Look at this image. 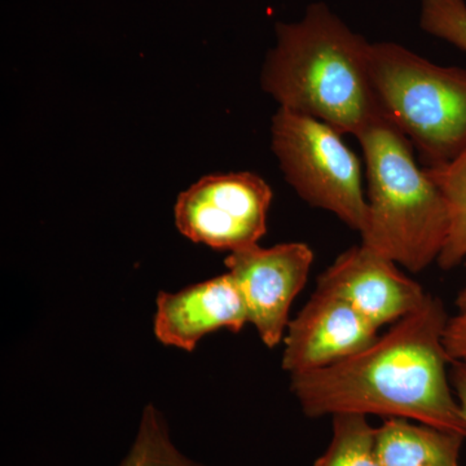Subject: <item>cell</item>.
<instances>
[{"label":"cell","instance_id":"5b68a950","mask_svg":"<svg viewBox=\"0 0 466 466\" xmlns=\"http://www.w3.org/2000/svg\"><path fill=\"white\" fill-rule=\"evenodd\" d=\"M272 149L285 179L311 207L323 208L361 233L368 201L361 164L332 126L279 108L272 118Z\"/></svg>","mask_w":466,"mask_h":466},{"label":"cell","instance_id":"8992f818","mask_svg":"<svg viewBox=\"0 0 466 466\" xmlns=\"http://www.w3.org/2000/svg\"><path fill=\"white\" fill-rule=\"evenodd\" d=\"M271 201V188L257 174L208 175L179 196L175 223L189 240L233 253L258 245Z\"/></svg>","mask_w":466,"mask_h":466},{"label":"cell","instance_id":"9a60e30c","mask_svg":"<svg viewBox=\"0 0 466 466\" xmlns=\"http://www.w3.org/2000/svg\"><path fill=\"white\" fill-rule=\"evenodd\" d=\"M420 26L466 52V0H421Z\"/></svg>","mask_w":466,"mask_h":466},{"label":"cell","instance_id":"277c9868","mask_svg":"<svg viewBox=\"0 0 466 466\" xmlns=\"http://www.w3.org/2000/svg\"><path fill=\"white\" fill-rule=\"evenodd\" d=\"M370 81L383 118L420 153L424 167L466 150V69L441 66L403 46L370 43Z\"/></svg>","mask_w":466,"mask_h":466},{"label":"cell","instance_id":"30bf717a","mask_svg":"<svg viewBox=\"0 0 466 466\" xmlns=\"http://www.w3.org/2000/svg\"><path fill=\"white\" fill-rule=\"evenodd\" d=\"M248 323L247 303L228 272L157 297L155 334L167 346L193 351L207 334L222 328L238 333Z\"/></svg>","mask_w":466,"mask_h":466},{"label":"cell","instance_id":"5bb4252c","mask_svg":"<svg viewBox=\"0 0 466 466\" xmlns=\"http://www.w3.org/2000/svg\"><path fill=\"white\" fill-rule=\"evenodd\" d=\"M119 466H205L192 461L171 441L167 421L155 406L144 410L130 452Z\"/></svg>","mask_w":466,"mask_h":466},{"label":"cell","instance_id":"52a82bcc","mask_svg":"<svg viewBox=\"0 0 466 466\" xmlns=\"http://www.w3.org/2000/svg\"><path fill=\"white\" fill-rule=\"evenodd\" d=\"M312 262L314 253L302 242L267 249L256 245L227 257L225 265L247 303L249 323L267 348L283 339L291 303L308 283Z\"/></svg>","mask_w":466,"mask_h":466},{"label":"cell","instance_id":"7c38bea8","mask_svg":"<svg viewBox=\"0 0 466 466\" xmlns=\"http://www.w3.org/2000/svg\"><path fill=\"white\" fill-rule=\"evenodd\" d=\"M424 168L449 210V233L437 262L441 268L451 269L466 258V150L447 164Z\"/></svg>","mask_w":466,"mask_h":466},{"label":"cell","instance_id":"3957f363","mask_svg":"<svg viewBox=\"0 0 466 466\" xmlns=\"http://www.w3.org/2000/svg\"><path fill=\"white\" fill-rule=\"evenodd\" d=\"M357 139L366 159L368 220L361 244L412 272L440 258L447 233L446 200L417 167L412 144L386 118Z\"/></svg>","mask_w":466,"mask_h":466},{"label":"cell","instance_id":"7a4b0ae2","mask_svg":"<svg viewBox=\"0 0 466 466\" xmlns=\"http://www.w3.org/2000/svg\"><path fill=\"white\" fill-rule=\"evenodd\" d=\"M262 87L280 108L317 118L342 135L359 134L383 118L370 81V42L324 3L293 24H278Z\"/></svg>","mask_w":466,"mask_h":466},{"label":"cell","instance_id":"ba28073f","mask_svg":"<svg viewBox=\"0 0 466 466\" xmlns=\"http://www.w3.org/2000/svg\"><path fill=\"white\" fill-rule=\"evenodd\" d=\"M317 288L341 297L377 329L412 314L429 294L394 260L363 244L337 257L319 278Z\"/></svg>","mask_w":466,"mask_h":466},{"label":"cell","instance_id":"6da1fadb","mask_svg":"<svg viewBox=\"0 0 466 466\" xmlns=\"http://www.w3.org/2000/svg\"><path fill=\"white\" fill-rule=\"evenodd\" d=\"M449 312L428 294L412 314L372 345L339 363L291 376V391L309 417L361 413L400 417L466 437V419L447 364Z\"/></svg>","mask_w":466,"mask_h":466},{"label":"cell","instance_id":"9c48e42d","mask_svg":"<svg viewBox=\"0 0 466 466\" xmlns=\"http://www.w3.org/2000/svg\"><path fill=\"white\" fill-rule=\"evenodd\" d=\"M377 332L341 297L317 288L288 325L283 368L294 376L333 366L372 345Z\"/></svg>","mask_w":466,"mask_h":466},{"label":"cell","instance_id":"e0dca14e","mask_svg":"<svg viewBox=\"0 0 466 466\" xmlns=\"http://www.w3.org/2000/svg\"><path fill=\"white\" fill-rule=\"evenodd\" d=\"M451 383L466 419V361H452Z\"/></svg>","mask_w":466,"mask_h":466},{"label":"cell","instance_id":"8fae6325","mask_svg":"<svg viewBox=\"0 0 466 466\" xmlns=\"http://www.w3.org/2000/svg\"><path fill=\"white\" fill-rule=\"evenodd\" d=\"M466 437L456 431L391 417L376 429L380 466H460Z\"/></svg>","mask_w":466,"mask_h":466},{"label":"cell","instance_id":"4fadbf2b","mask_svg":"<svg viewBox=\"0 0 466 466\" xmlns=\"http://www.w3.org/2000/svg\"><path fill=\"white\" fill-rule=\"evenodd\" d=\"M333 437L314 466H380L376 452V429L361 413H337Z\"/></svg>","mask_w":466,"mask_h":466},{"label":"cell","instance_id":"2e32d148","mask_svg":"<svg viewBox=\"0 0 466 466\" xmlns=\"http://www.w3.org/2000/svg\"><path fill=\"white\" fill-rule=\"evenodd\" d=\"M458 308L447 324L444 345L451 361H466V289L459 299Z\"/></svg>","mask_w":466,"mask_h":466}]
</instances>
